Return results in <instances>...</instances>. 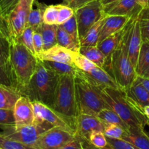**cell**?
<instances>
[{
    "instance_id": "cell-52",
    "label": "cell",
    "mask_w": 149,
    "mask_h": 149,
    "mask_svg": "<svg viewBox=\"0 0 149 149\" xmlns=\"http://www.w3.org/2000/svg\"><path fill=\"white\" fill-rule=\"evenodd\" d=\"M101 3H102L103 7H108V6L110 5V4H113V3L116 2L118 0H100Z\"/></svg>"
},
{
    "instance_id": "cell-24",
    "label": "cell",
    "mask_w": 149,
    "mask_h": 149,
    "mask_svg": "<svg viewBox=\"0 0 149 149\" xmlns=\"http://www.w3.org/2000/svg\"><path fill=\"white\" fill-rule=\"evenodd\" d=\"M43 40V50L49 49L57 44V25L42 23L39 30Z\"/></svg>"
},
{
    "instance_id": "cell-2",
    "label": "cell",
    "mask_w": 149,
    "mask_h": 149,
    "mask_svg": "<svg viewBox=\"0 0 149 149\" xmlns=\"http://www.w3.org/2000/svg\"><path fill=\"white\" fill-rule=\"evenodd\" d=\"M10 42V74L15 88L22 95L34 73L38 59L21 43Z\"/></svg>"
},
{
    "instance_id": "cell-38",
    "label": "cell",
    "mask_w": 149,
    "mask_h": 149,
    "mask_svg": "<svg viewBox=\"0 0 149 149\" xmlns=\"http://www.w3.org/2000/svg\"><path fill=\"white\" fill-rule=\"evenodd\" d=\"M58 26H61L67 33H70V34L74 38V40H76L79 44H80L77 20H76V17L74 15L70 19V20H67V22L63 23L62 25H58Z\"/></svg>"
},
{
    "instance_id": "cell-33",
    "label": "cell",
    "mask_w": 149,
    "mask_h": 149,
    "mask_svg": "<svg viewBox=\"0 0 149 149\" xmlns=\"http://www.w3.org/2000/svg\"><path fill=\"white\" fill-rule=\"evenodd\" d=\"M34 32V31L32 28L27 26V27L23 30V33H21L20 37L18 39L17 42H20L22 45H24L29 50H30L32 53L34 54V55H36L34 49L33 44Z\"/></svg>"
},
{
    "instance_id": "cell-31",
    "label": "cell",
    "mask_w": 149,
    "mask_h": 149,
    "mask_svg": "<svg viewBox=\"0 0 149 149\" xmlns=\"http://www.w3.org/2000/svg\"><path fill=\"white\" fill-rule=\"evenodd\" d=\"M98 118L104 123L115 124L121 126L126 131L129 129V126L121 119V118L111 109H105L97 114Z\"/></svg>"
},
{
    "instance_id": "cell-18",
    "label": "cell",
    "mask_w": 149,
    "mask_h": 149,
    "mask_svg": "<svg viewBox=\"0 0 149 149\" xmlns=\"http://www.w3.org/2000/svg\"><path fill=\"white\" fill-rule=\"evenodd\" d=\"M131 17L127 16L108 15H105L104 17L103 24L101 28L98 43L103 41L110 35L119 31L124 29ZM98 45V44H97Z\"/></svg>"
},
{
    "instance_id": "cell-44",
    "label": "cell",
    "mask_w": 149,
    "mask_h": 149,
    "mask_svg": "<svg viewBox=\"0 0 149 149\" xmlns=\"http://www.w3.org/2000/svg\"><path fill=\"white\" fill-rule=\"evenodd\" d=\"M33 44L34 49L37 57L38 54L43 51V40H42V35H41L40 32L39 31L34 32Z\"/></svg>"
},
{
    "instance_id": "cell-42",
    "label": "cell",
    "mask_w": 149,
    "mask_h": 149,
    "mask_svg": "<svg viewBox=\"0 0 149 149\" xmlns=\"http://www.w3.org/2000/svg\"><path fill=\"white\" fill-rule=\"evenodd\" d=\"M0 85L15 90L10 70L1 65H0Z\"/></svg>"
},
{
    "instance_id": "cell-47",
    "label": "cell",
    "mask_w": 149,
    "mask_h": 149,
    "mask_svg": "<svg viewBox=\"0 0 149 149\" xmlns=\"http://www.w3.org/2000/svg\"><path fill=\"white\" fill-rule=\"evenodd\" d=\"M93 1H94V0H72L71 2L69 3L67 5L70 6L74 10H75L76 9L79 8V7H82V6L85 5V4Z\"/></svg>"
},
{
    "instance_id": "cell-9",
    "label": "cell",
    "mask_w": 149,
    "mask_h": 149,
    "mask_svg": "<svg viewBox=\"0 0 149 149\" xmlns=\"http://www.w3.org/2000/svg\"><path fill=\"white\" fill-rule=\"evenodd\" d=\"M35 0H20L7 17V26L10 42L17 41L27 27L29 13Z\"/></svg>"
},
{
    "instance_id": "cell-59",
    "label": "cell",
    "mask_w": 149,
    "mask_h": 149,
    "mask_svg": "<svg viewBox=\"0 0 149 149\" xmlns=\"http://www.w3.org/2000/svg\"><path fill=\"white\" fill-rule=\"evenodd\" d=\"M0 149H1V148H0Z\"/></svg>"
},
{
    "instance_id": "cell-50",
    "label": "cell",
    "mask_w": 149,
    "mask_h": 149,
    "mask_svg": "<svg viewBox=\"0 0 149 149\" xmlns=\"http://www.w3.org/2000/svg\"><path fill=\"white\" fill-rule=\"evenodd\" d=\"M138 17L140 19H143V20H149V7L143 8L140 11Z\"/></svg>"
},
{
    "instance_id": "cell-51",
    "label": "cell",
    "mask_w": 149,
    "mask_h": 149,
    "mask_svg": "<svg viewBox=\"0 0 149 149\" xmlns=\"http://www.w3.org/2000/svg\"><path fill=\"white\" fill-rule=\"evenodd\" d=\"M137 79L140 81V82L143 84V87L149 92V79H148L144 78V77H142L140 76H137Z\"/></svg>"
},
{
    "instance_id": "cell-60",
    "label": "cell",
    "mask_w": 149,
    "mask_h": 149,
    "mask_svg": "<svg viewBox=\"0 0 149 149\" xmlns=\"http://www.w3.org/2000/svg\"></svg>"
},
{
    "instance_id": "cell-29",
    "label": "cell",
    "mask_w": 149,
    "mask_h": 149,
    "mask_svg": "<svg viewBox=\"0 0 149 149\" xmlns=\"http://www.w3.org/2000/svg\"><path fill=\"white\" fill-rule=\"evenodd\" d=\"M10 45L11 42L8 36L0 31V65L9 70H10Z\"/></svg>"
},
{
    "instance_id": "cell-21",
    "label": "cell",
    "mask_w": 149,
    "mask_h": 149,
    "mask_svg": "<svg viewBox=\"0 0 149 149\" xmlns=\"http://www.w3.org/2000/svg\"><path fill=\"white\" fill-rule=\"evenodd\" d=\"M122 139L128 141L140 149H149V136L141 127H129Z\"/></svg>"
},
{
    "instance_id": "cell-12",
    "label": "cell",
    "mask_w": 149,
    "mask_h": 149,
    "mask_svg": "<svg viewBox=\"0 0 149 149\" xmlns=\"http://www.w3.org/2000/svg\"><path fill=\"white\" fill-rule=\"evenodd\" d=\"M142 42H143V39H142L141 30H140V19L138 16H137L131 18L129 30L128 39H127L129 58L134 68L137 65V58H138Z\"/></svg>"
},
{
    "instance_id": "cell-54",
    "label": "cell",
    "mask_w": 149,
    "mask_h": 149,
    "mask_svg": "<svg viewBox=\"0 0 149 149\" xmlns=\"http://www.w3.org/2000/svg\"><path fill=\"white\" fill-rule=\"evenodd\" d=\"M143 113H144L145 116L149 120V106H147L143 108Z\"/></svg>"
},
{
    "instance_id": "cell-32",
    "label": "cell",
    "mask_w": 149,
    "mask_h": 149,
    "mask_svg": "<svg viewBox=\"0 0 149 149\" xmlns=\"http://www.w3.org/2000/svg\"><path fill=\"white\" fill-rule=\"evenodd\" d=\"M125 130L121 126L115 124L105 123L104 127V134L106 138L111 139H122L123 135H124Z\"/></svg>"
},
{
    "instance_id": "cell-30",
    "label": "cell",
    "mask_w": 149,
    "mask_h": 149,
    "mask_svg": "<svg viewBox=\"0 0 149 149\" xmlns=\"http://www.w3.org/2000/svg\"><path fill=\"white\" fill-rule=\"evenodd\" d=\"M149 65V42L143 41L140 47V52L137 58V65L135 67V71L137 76L141 75L142 73L145 71Z\"/></svg>"
},
{
    "instance_id": "cell-19",
    "label": "cell",
    "mask_w": 149,
    "mask_h": 149,
    "mask_svg": "<svg viewBox=\"0 0 149 149\" xmlns=\"http://www.w3.org/2000/svg\"><path fill=\"white\" fill-rule=\"evenodd\" d=\"M127 24L121 31L110 35V36L107 37L106 39H104L103 41L98 43V48L100 49L101 52H102V54L105 57V66L103 67V69L106 70L108 68V66H109L111 56H112L114 51L119 46L120 43H121V40H122L123 36L124 35V33L126 31V29H127Z\"/></svg>"
},
{
    "instance_id": "cell-20",
    "label": "cell",
    "mask_w": 149,
    "mask_h": 149,
    "mask_svg": "<svg viewBox=\"0 0 149 149\" xmlns=\"http://www.w3.org/2000/svg\"><path fill=\"white\" fill-rule=\"evenodd\" d=\"M125 93L127 97L143 111V108L149 106V92L140 82L137 77Z\"/></svg>"
},
{
    "instance_id": "cell-26",
    "label": "cell",
    "mask_w": 149,
    "mask_h": 149,
    "mask_svg": "<svg viewBox=\"0 0 149 149\" xmlns=\"http://www.w3.org/2000/svg\"><path fill=\"white\" fill-rule=\"evenodd\" d=\"M42 62L48 68H50L51 71H53L59 77L66 75L75 77L77 71L79 70L78 68H76L75 65L70 63H66L55 62V61H45Z\"/></svg>"
},
{
    "instance_id": "cell-58",
    "label": "cell",
    "mask_w": 149,
    "mask_h": 149,
    "mask_svg": "<svg viewBox=\"0 0 149 149\" xmlns=\"http://www.w3.org/2000/svg\"><path fill=\"white\" fill-rule=\"evenodd\" d=\"M35 1H38V0H35Z\"/></svg>"
},
{
    "instance_id": "cell-57",
    "label": "cell",
    "mask_w": 149,
    "mask_h": 149,
    "mask_svg": "<svg viewBox=\"0 0 149 149\" xmlns=\"http://www.w3.org/2000/svg\"><path fill=\"white\" fill-rule=\"evenodd\" d=\"M147 7H149V0H147V2H146V6L145 8H147Z\"/></svg>"
},
{
    "instance_id": "cell-6",
    "label": "cell",
    "mask_w": 149,
    "mask_h": 149,
    "mask_svg": "<svg viewBox=\"0 0 149 149\" xmlns=\"http://www.w3.org/2000/svg\"><path fill=\"white\" fill-rule=\"evenodd\" d=\"M52 109L68 119L76 129L78 111L75 98L74 77L68 75L59 77Z\"/></svg>"
},
{
    "instance_id": "cell-25",
    "label": "cell",
    "mask_w": 149,
    "mask_h": 149,
    "mask_svg": "<svg viewBox=\"0 0 149 149\" xmlns=\"http://www.w3.org/2000/svg\"><path fill=\"white\" fill-rule=\"evenodd\" d=\"M57 44L74 52H79L80 44L67 33L61 26L57 25Z\"/></svg>"
},
{
    "instance_id": "cell-15",
    "label": "cell",
    "mask_w": 149,
    "mask_h": 149,
    "mask_svg": "<svg viewBox=\"0 0 149 149\" xmlns=\"http://www.w3.org/2000/svg\"><path fill=\"white\" fill-rule=\"evenodd\" d=\"M105 123L96 116L78 114L76 119V135L89 140L93 131H104Z\"/></svg>"
},
{
    "instance_id": "cell-5",
    "label": "cell",
    "mask_w": 149,
    "mask_h": 149,
    "mask_svg": "<svg viewBox=\"0 0 149 149\" xmlns=\"http://www.w3.org/2000/svg\"><path fill=\"white\" fill-rule=\"evenodd\" d=\"M75 98L78 114L97 116L105 109H110L102 96L101 90L91 84L77 71L74 77Z\"/></svg>"
},
{
    "instance_id": "cell-36",
    "label": "cell",
    "mask_w": 149,
    "mask_h": 149,
    "mask_svg": "<svg viewBox=\"0 0 149 149\" xmlns=\"http://www.w3.org/2000/svg\"><path fill=\"white\" fill-rule=\"evenodd\" d=\"M0 148L1 149H34L33 147L8 139L0 134Z\"/></svg>"
},
{
    "instance_id": "cell-14",
    "label": "cell",
    "mask_w": 149,
    "mask_h": 149,
    "mask_svg": "<svg viewBox=\"0 0 149 149\" xmlns=\"http://www.w3.org/2000/svg\"><path fill=\"white\" fill-rule=\"evenodd\" d=\"M78 73L91 84L99 89L105 87L120 89L115 79L105 69L97 65L87 72L78 70Z\"/></svg>"
},
{
    "instance_id": "cell-53",
    "label": "cell",
    "mask_w": 149,
    "mask_h": 149,
    "mask_svg": "<svg viewBox=\"0 0 149 149\" xmlns=\"http://www.w3.org/2000/svg\"><path fill=\"white\" fill-rule=\"evenodd\" d=\"M140 77H144V78L148 79H149V65L145 68V71L142 73Z\"/></svg>"
},
{
    "instance_id": "cell-22",
    "label": "cell",
    "mask_w": 149,
    "mask_h": 149,
    "mask_svg": "<svg viewBox=\"0 0 149 149\" xmlns=\"http://www.w3.org/2000/svg\"><path fill=\"white\" fill-rule=\"evenodd\" d=\"M47 5L38 1H35L33 7L28 17L27 26L32 28L34 31L39 29L43 23V15Z\"/></svg>"
},
{
    "instance_id": "cell-23",
    "label": "cell",
    "mask_w": 149,
    "mask_h": 149,
    "mask_svg": "<svg viewBox=\"0 0 149 149\" xmlns=\"http://www.w3.org/2000/svg\"><path fill=\"white\" fill-rule=\"evenodd\" d=\"M20 96L14 89L0 85V109H13Z\"/></svg>"
},
{
    "instance_id": "cell-46",
    "label": "cell",
    "mask_w": 149,
    "mask_h": 149,
    "mask_svg": "<svg viewBox=\"0 0 149 149\" xmlns=\"http://www.w3.org/2000/svg\"><path fill=\"white\" fill-rule=\"evenodd\" d=\"M61 149H83L80 137L75 134L74 138Z\"/></svg>"
},
{
    "instance_id": "cell-49",
    "label": "cell",
    "mask_w": 149,
    "mask_h": 149,
    "mask_svg": "<svg viewBox=\"0 0 149 149\" xmlns=\"http://www.w3.org/2000/svg\"><path fill=\"white\" fill-rule=\"evenodd\" d=\"M0 31L2 32L4 34L7 35L9 37L8 34V29H7V21H6L5 19L1 16V15L0 14ZM10 39V38H9Z\"/></svg>"
},
{
    "instance_id": "cell-8",
    "label": "cell",
    "mask_w": 149,
    "mask_h": 149,
    "mask_svg": "<svg viewBox=\"0 0 149 149\" xmlns=\"http://www.w3.org/2000/svg\"><path fill=\"white\" fill-rule=\"evenodd\" d=\"M80 42L94 24L105 16L100 0H94L74 10Z\"/></svg>"
},
{
    "instance_id": "cell-34",
    "label": "cell",
    "mask_w": 149,
    "mask_h": 149,
    "mask_svg": "<svg viewBox=\"0 0 149 149\" xmlns=\"http://www.w3.org/2000/svg\"><path fill=\"white\" fill-rule=\"evenodd\" d=\"M73 63L75 65L76 68H78L79 70L86 71V72L89 71L91 69H92V68L96 66V65L93 63L89 61L84 55H81L80 52H75Z\"/></svg>"
},
{
    "instance_id": "cell-27",
    "label": "cell",
    "mask_w": 149,
    "mask_h": 149,
    "mask_svg": "<svg viewBox=\"0 0 149 149\" xmlns=\"http://www.w3.org/2000/svg\"><path fill=\"white\" fill-rule=\"evenodd\" d=\"M79 52L97 66L103 68L105 64V57L97 46L80 47Z\"/></svg>"
},
{
    "instance_id": "cell-48",
    "label": "cell",
    "mask_w": 149,
    "mask_h": 149,
    "mask_svg": "<svg viewBox=\"0 0 149 149\" xmlns=\"http://www.w3.org/2000/svg\"><path fill=\"white\" fill-rule=\"evenodd\" d=\"M80 141H81L82 146H83V149H112L109 146H108V147H106V148H98V147H96L93 145H92V144L89 142V141L88 139H86V138H82V137H80Z\"/></svg>"
},
{
    "instance_id": "cell-40",
    "label": "cell",
    "mask_w": 149,
    "mask_h": 149,
    "mask_svg": "<svg viewBox=\"0 0 149 149\" xmlns=\"http://www.w3.org/2000/svg\"><path fill=\"white\" fill-rule=\"evenodd\" d=\"M108 146L112 149H140L124 139H111L107 138Z\"/></svg>"
},
{
    "instance_id": "cell-37",
    "label": "cell",
    "mask_w": 149,
    "mask_h": 149,
    "mask_svg": "<svg viewBox=\"0 0 149 149\" xmlns=\"http://www.w3.org/2000/svg\"><path fill=\"white\" fill-rule=\"evenodd\" d=\"M58 15L56 25H62L74 15V10L67 4H58Z\"/></svg>"
},
{
    "instance_id": "cell-56",
    "label": "cell",
    "mask_w": 149,
    "mask_h": 149,
    "mask_svg": "<svg viewBox=\"0 0 149 149\" xmlns=\"http://www.w3.org/2000/svg\"><path fill=\"white\" fill-rule=\"evenodd\" d=\"M63 1H65L66 4H68L69 3H70V2H71V1H72V0H63Z\"/></svg>"
},
{
    "instance_id": "cell-45",
    "label": "cell",
    "mask_w": 149,
    "mask_h": 149,
    "mask_svg": "<svg viewBox=\"0 0 149 149\" xmlns=\"http://www.w3.org/2000/svg\"><path fill=\"white\" fill-rule=\"evenodd\" d=\"M140 25L143 41L149 42V20L140 19Z\"/></svg>"
},
{
    "instance_id": "cell-41",
    "label": "cell",
    "mask_w": 149,
    "mask_h": 149,
    "mask_svg": "<svg viewBox=\"0 0 149 149\" xmlns=\"http://www.w3.org/2000/svg\"><path fill=\"white\" fill-rule=\"evenodd\" d=\"M20 0H0V14L5 20Z\"/></svg>"
},
{
    "instance_id": "cell-55",
    "label": "cell",
    "mask_w": 149,
    "mask_h": 149,
    "mask_svg": "<svg viewBox=\"0 0 149 149\" xmlns=\"http://www.w3.org/2000/svg\"><path fill=\"white\" fill-rule=\"evenodd\" d=\"M136 1H137V2L138 3V4L140 6V7H143V9L145 7L147 0H136Z\"/></svg>"
},
{
    "instance_id": "cell-13",
    "label": "cell",
    "mask_w": 149,
    "mask_h": 149,
    "mask_svg": "<svg viewBox=\"0 0 149 149\" xmlns=\"http://www.w3.org/2000/svg\"><path fill=\"white\" fill-rule=\"evenodd\" d=\"M16 127L32 125L35 119L33 104L26 96L21 95L16 102L13 109Z\"/></svg>"
},
{
    "instance_id": "cell-11",
    "label": "cell",
    "mask_w": 149,
    "mask_h": 149,
    "mask_svg": "<svg viewBox=\"0 0 149 149\" xmlns=\"http://www.w3.org/2000/svg\"><path fill=\"white\" fill-rule=\"evenodd\" d=\"M34 110L35 117L48 122L53 127H59L75 134L74 125L64 116L55 110L39 101H32Z\"/></svg>"
},
{
    "instance_id": "cell-3",
    "label": "cell",
    "mask_w": 149,
    "mask_h": 149,
    "mask_svg": "<svg viewBox=\"0 0 149 149\" xmlns=\"http://www.w3.org/2000/svg\"><path fill=\"white\" fill-rule=\"evenodd\" d=\"M102 96L108 106L113 110L129 127L145 129L149 125V120L144 113L127 96L125 92L120 89L105 87L100 89Z\"/></svg>"
},
{
    "instance_id": "cell-4",
    "label": "cell",
    "mask_w": 149,
    "mask_h": 149,
    "mask_svg": "<svg viewBox=\"0 0 149 149\" xmlns=\"http://www.w3.org/2000/svg\"><path fill=\"white\" fill-rule=\"evenodd\" d=\"M131 18L127 24V29L119 46L111 56L109 66L105 70L115 79L120 89L124 92L129 88L137 77L135 68L129 58L127 49V39Z\"/></svg>"
},
{
    "instance_id": "cell-39",
    "label": "cell",
    "mask_w": 149,
    "mask_h": 149,
    "mask_svg": "<svg viewBox=\"0 0 149 149\" xmlns=\"http://www.w3.org/2000/svg\"><path fill=\"white\" fill-rule=\"evenodd\" d=\"M89 141L92 145L98 148H106L108 146L107 138L102 131H93L91 132Z\"/></svg>"
},
{
    "instance_id": "cell-1",
    "label": "cell",
    "mask_w": 149,
    "mask_h": 149,
    "mask_svg": "<svg viewBox=\"0 0 149 149\" xmlns=\"http://www.w3.org/2000/svg\"><path fill=\"white\" fill-rule=\"evenodd\" d=\"M59 76L38 60L36 69L22 95L52 108Z\"/></svg>"
},
{
    "instance_id": "cell-35",
    "label": "cell",
    "mask_w": 149,
    "mask_h": 149,
    "mask_svg": "<svg viewBox=\"0 0 149 149\" xmlns=\"http://www.w3.org/2000/svg\"><path fill=\"white\" fill-rule=\"evenodd\" d=\"M58 15V5H48L43 15V23L48 25H56Z\"/></svg>"
},
{
    "instance_id": "cell-43",
    "label": "cell",
    "mask_w": 149,
    "mask_h": 149,
    "mask_svg": "<svg viewBox=\"0 0 149 149\" xmlns=\"http://www.w3.org/2000/svg\"><path fill=\"white\" fill-rule=\"evenodd\" d=\"M15 125L13 109H0V126Z\"/></svg>"
},
{
    "instance_id": "cell-17",
    "label": "cell",
    "mask_w": 149,
    "mask_h": 149,
    "mask_svg": "<svg viewBox=\"0 0 149 149\" xmlns=\"http://www.w3.org/2000/svg\"><path fill=\"white\" fill-rule=\"evenodd\" d=\"M75 52L56 44L52 47L43 50L37 55L38 60L42 61H50L55 62L66 63L74 65V56Z\"/></svg>"
},
{
    "instance_id": "cell-7",
    "label": "cell",
    "mask_w": 149,
    "mask_h": 149,
    "mask_svg": "<svg viewBox=\"0 0 149 149\" xmlns=\"http://www.w3.org/2000/svg\"><path fill=\"white\" fill-rule=\"evenodd\" d=\"M53 127L48 122L35 117L34 122L32 125L20 127H16L15 125L0 126V129L2 130L0 134L8 139L33 147L38 137Z\"/></svg>"
},
{
    "instance_id": "cell-16",
    "label": "cell",
    "mask_w": 149,
    "mask_h": 149,
    "mask_svg": "<svg viewBox=\"0 0 149 149\" xmlns=\"http://www.w3.org/2000/svg\"><path fill=\"white\" fill-rule=\"evenodd\" d=\"M103 9L105 14L108 15L134 17L139 15L143 7L139 5L136 0H118Z\"/></svg>"
},
{
    "instance_id": "cell-28",
    "label": "cell",
    "mask_w": 149,
    "mask_h": 149,
    "mask_svg": "<svg viewBox=\"0 0 149 149\" xmlns=\"http://www.w3.org/2000/svg\"><path fill=\"white\" fill-rule=\"evenodd\" d=\"M104 17L99 20L96 24L93 25L86 33V36L83 38L80 42V47H92L97 46L98 40H99V33H100L101 28L103 24Z\"/></svg>"
},
{
    "instance_id": "cell-10",
    "label": "cell",
    "mask_w": 149,
    "mask_h": 149,
    "mask_svg": "<svg viewBox=\"0 0 149 149\" xmlns=\"http://www.w3.org/2000/svg\"><path fill=\"white\" fill-rule=\"evenodd\" d=\"M75 134L59 127H54L38 137L34 149H61L74 138Z\"/></svg>"
}]
</instances>
